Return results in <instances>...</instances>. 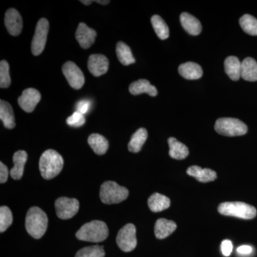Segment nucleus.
Wrapping results in <instances>:
<instances>
[{
  "label": "nucleus",
  "instance_id": "obj_35",
  "mask_svg": "<svg viewBox=\"0 0 257 257\" xmlns=\"http://www.w3.org/2000/svg\"><path fill=\"white\" fill-rule=\"evenodd\" d=\"M91 102L87 99H82L77 104V111L82 114H85L90 109Z\"/></svg>",
  "mask_w": 257,
  "mask_h": 257
},
{
  "label": "nucleus",
  "instance_id": "obj_6",
  "mask_svg": "<svg viewBox=\"0 0 257 257\" xmlns=\"http://www.w3.org/2000/svg\"><path fill=\"white\" fill-rule=\"evenodd\" d=\"M214 128L216 133L226 137L242 136L248 131L247 126L235 118H220L216 120Z\"/></svg>",
  "mask_w": 257,
  "mask_h": 257
},
{
  "label": "nucleus",
  "instance_id": "obj_7",
  "mask_svg": "<svg viewBox=\"0 0 257 257\" xmlns=\"http://www.w3.org/2000/svg\"><path fill=\"white\" fill-rule=\"evenodd\" d=\"M49 29H50V24L48 20L45 18L40 19L37 24L35 35L32 41V52L34 55H41L42 52L45 50Z\"/></svg>",
  "mask_w": 257,
  "mask_h": 257
},
{
  "label": "nucleus",
  "instance_id": "obj_23",
  "mask_svg": "<svg viewBox=\"0 0 257 257\" xmlns=\"http://www.w3.org/2000/svg\"><path fill=\"white\" fill-rule=\"evenodd\" d=\"M170 199L160 193H155L148 199V206L153 212H160L170 207Z\"/></svg>",
  "mask_w": 257,
  "mask_h": 257
},
{
  "label": "nucleus",
  "instance_id": "obj_34",
  "mask_svg": "<svg viewBox=\"0 0 257 257\" xmlns=\"http://www.w3.org/2000/svg\"><path fill=\"white\" fill-rule=\"evenodd\" d=\"M67 123L69 126H73V127H79L85 123V118H84V114L76 111L67 118Z\"/></svg>",
  "mask_w": 257,
  "mask_h": 257
},
{
  "label": "nucleus",
  "instance_id": "obj_14",
  "mask_svg": "<svg viewBox=\"0 0 257 257\" xmlns=\"http://www.w3.org/2000/svg\"><path fill=\"white\" fill-rule=\"evenodd\" d=\"M75 36L80 47L83 49H88L95 42L96 32L89 28L86 24L81 23L77 28Z\"/></svg>",
  "mask_w": 257,
  "mask_h": 257
},
{
  "label": "nucleus",
  "instance_id": "obj_2",
  "mask_svg": "<svg viewBox=\"0 0 257 257\" xmlns=\"http://www.w3.org/2000/svg\"><path fill=\"white\" fill-rule=\"evenodd\" d=\"M63 166V158L58 152L53 150L44 152L39 164L42 177L45 179L55 178L60 173Z\"/></svg>",
  "mask_w": 257,
  "mask_h": 257
},
{
  "label": "nucleus",
  "instance_id": "obj_12",
  "mask_svg": "<svg viewBox=\"0 0 257 257\" xmlns=\"http://www.w3.org/2000/svg\"><path fill=\"white\" fill-rule=\"evenodd\" d=\"M5 24L7 30L13 36H18L23 30V18L18 10L13 8L5 13Z\"/></svg>",
  "mask_w": 257,
  "mask_h": 257
},
{
  "label": "nucleus",
  "instance_id": "obj_5",
  "mask_svg": "<svg viewBox=\"0 0 257 257\" xmlns=\"http://www.w3.org/2000/svg\"><path fill=\"white\" fill-rule=\"evenodd\" d=\"M99 196L104 204H118L124 201L128 196V189L112 181H108L101 186Z\"/></svg>",
  "mask_w": 257,
  "mask_h": 257
},
{
  "label": "nucleus",
  "instance_id": "obj_15",
  "mask_svg": "<svg viewBox=\"0 0 257 257\" xmlns=\"http://www.w3.org/2000/svg\"><path fill=\"white\" fill-rule=\"evenodd\" d=\"M28 160V154L23 150L15 152L13 155L14 167L11 169L10 175L12 178L19 180L23 177L25 165Z\"/></svg>",
  "mask_w": 257,
  "mask_h": 257
},
{
  "label": "nucleus",
  "instance_id": "obj_26",
  "mask_svg": "<svg viewBox=\"0 0 257 257\" xmlns=\"http://www.w3.org/2000/svg\"><path fill=\"white\" fill-rule=\"evenodd\" d=\"M88 144L94 153L98 155H104L109 149V143L107 140L99 134L91 135L88 138Z\"/></svg>",
  "mask_w": 257,
  "mask_h": 257
},
{
  "label": "nucleus",
  "instance_id": "obj_24",
  "mask_svg": "<svg viewBox=\"0 0 257 257\" xmlns=\"http://www.w3.org/2000/svg\"><path fill=\"white\" fill-rule=\"evenodd\" d=\"M241 77L248 82L257 81V62L251 57H247L241 62Z\"/></svg>",
  "mask_w": 257,
  "mask_h": 257
},
{
  "label": "nucleus",
  "instance_id": "obj_4",
  "mask_svg": "<svg viewBox=\"0 0 257 257\" xmlns=\"http://www.w3.org/2000/svg\"><path fill=\"white\" fill-rule=\"evenodd\" d=\"M218 211L222 215L243 219H252L257 213L256 208L253 206L240 202L221 203L218 207Z\"/></svg>",
  "mask_w": 257,
  "mask_h": 257
},
{
  "label": "nucleus",
  "instance_id": "obj_17",
  "mask_svg": "<svg viewBox=\"0 0 257 257\" xmlns=\"http://www.w3.org/2000/svg\"><path fill=\"white\" fill-rule=\"evenodd\" d=\"M180 22L182 27L189 35H199L202 32V25L195 17L189 13H184L180 15Z\"/></svg>",
  "mask_w": 257,
  "mask_h": 257
},
{
  "label": "nucleus",
  "instance_id": "obj_37",
  "mask_svg": "<svg viewBox=\"0 0 257 257\" xmlns=\"http://www.w3.org/2000/svg\"><path fill=\"white\" fill-rule=\"evenodd\" d=\"M9 176V171L8 167L3 162H0V182L2 184L5 183L8 181Z\"/></svg>",
  "mask_w": 257,
  "mask_h": 257
},
{
  "label": "nucleus",
  "instance_id": "obj_29",
  "mask_svg": "<svg viewBox=\"0 0 257 257\" xmlns=\"http://www.w3.org/2000/svg\"><path fill=\"white\" fill-rule=\"evenodd\" d=\"M151 23L155 33L160 40H166L170 36V30L163 19L159 15H154L151 18Z\"/></svg>",
  "mask_w": 257,
  "mask_h": 257
},
{
  "label": "nucleus",
  "instance_id": "obj_18",
  "mask_svg": "<svg viewBox=\"0 0 257 257\" xmlns=\"http://www.w3.org/2000/svg\"><path fill=\"white\" fill-rule=\"evenodd\" d=\"M177 229L175 221L160 219L155 226V234L157 239H163L172 234Z\"/></svg>",
  "mask_w": 257,
  "mask_h": 257
},
{
  "label": "nucleus",
  "instance_id": "obj_9",
  "mask_svg": "<svg viewBox=\"0 0 257 257\" xmlns=\"http://www.w3.org/2000/svg\"><path fill=\"white\" fill-rule=\"evenodd\" d=\"M79 208V201L73 198L60 197L55 202L56 213L61 219L73 217L78 212Z\"/></svg>",
  "mask_w": 257,
  "mask_h": 257
},
{
  "label": "nucleus",
  "instance_id": "obj_39",
  "mask_svg": "<svg viewBox=\"0 0 257 257\" xmlns=\"http://www.w3.org/2000/svg\"><path fill=\"white\" fill-rule=\"evenodd\" d=\"M96 3H99V4L101 5H108L109 3H110V1H105V0H104V1H101V0H99V1H95Z\"/></svg>",
  "mask_w": 257,
  "mask_h": 257
},
{
  "label": "nucleus",
  "instance_id": "obj_21",
  "mask_svg": "<svg viewBox=\"0 0 257 257\" xmlns=\"http://www.w3.org/2000/svg\"><path fill=\"white\" fill-rule=\"evenodd\" d=\"M225 72L233 81L239 80L241 77V62L234 56H230L224 61Z\"/></svg>",
  "mask_w": 257,
  "mask_h": 257
},
{
  "label": "nucleus",
  "instance_id": "obj_33",
  "mask_svg": "<svg viewBox=\"0 0 257 257\" xmlns=\"http://www.w3.org/2000/svg\"><path fill=\"white\" fill-rule=\"evenodd\" d=\"M11 84V78L10 75V65L6 60H2L0 62V87H9Z\"/></svg>",
  "mask_w": 257,
  "mask_h": 257
},
{
  "label": "nucleus",
  "instance_id": "obj_27",
  "mask_svg": "<svg viewBox=\"0 0 257 257\" xmlns=\"http://www.w3.org/2000/svg\"><path fill=\"white\" fill-rule=\"evenodd\" d=\"M148 133L146 128H140L136 132L130 140L128 145V150L133 153H138L143 148L144 144L146 142Z\"/></svg>",
  "mask_w": 257,
  "mask_h": 257
},
{
  "label": "nucleus",
  "instance_id": "obj_40",
  "mask_svg": "<svg viewBox=\"0 0 257 257\" xmlns=\"http://www.w3.org/2000/svg\"><path fill=\"white\" fill-rule=\"evenodd\" d=\"M81 3H83L84 5H89L92 4L93 1H87V0H84V1H80Z\"/></svg>",
  "mask_w": 257,
  "mask_h": 257
},
{
  "label": "nucleus",
  "instance_id": "obj_1",
  "mask_svg": "<svg viewBox=\"0 0 257 257\" xmlns=\"http://www.w3.org/2000/svg\"><path fill=\"white\" fill-rule=\"evenodd\" d=\"M48 226V218L46 213L40 208H30L25 219V226L30 236L35 239H40L46 232Z\"/></svg>",
  "mask_w": 257,
  "mask_h": 257
},
{
  "label": "nucleus",
  "instance_id": "obj_31",
  "mask_svg": "<svg viewBox=\"0 0 257 257\" xmlns=\"http://www.w3.org/2000/svg\"><path fill=\"white\" fill-rule=\"evenodd\" d=\"M105 251L103 246H87L79 250L76 253L75 257H104Z\"/></svg>",
  "mask_w": 257,
  "mask_h": 257
},
{
  "label": "nucleus",
  "instance_id": "obj_11",
  "mask_svg": "<svg viewBox=\"0 0 257 257\" xmlns=\"http://www.w3.org/2000/svg\"><path fill=\"white\" fill-rule=\"evenodd\" d=\"M41 100V94L34 88H28L23 91L19 97L18 103L20 107L26 112L30 113L35 110V107Z\"/></svg>",
  "mask_w": 257,
  "mask_h": 257
},
{
  "label": "nucleus",
  "instance_id": "obj_38",
  "mask_svg": "<svg viewBox=\"0 0 257 257\" xmlns=\"http://www.w3.org/2000/svg\"><path fill=\"white\" fill-rule=\"evenodd\" d=\"M237 252L242 255L249 254L252 252V247L248 245H242L237 248Z\"/></svg>",
  "mask_w": 257,
  "mask_h": 257
},
{
  "label": "nucleus",
  "instance_id": "obj_13",
  "mask_svg": "<svg viewBox=\"0 0 257 257\" xmlns=\"http://www.w3.org/2000/svg\"><path fill=\"white\" fill-rule=\"evenodd\" d=\"M109 60L102 55H92L88 60V69L94 77H99L107 72Z\"/></svg>",
  "mask_w": 257,
  "mask_h": 257
},
{
  "label": "nucleus",
  "instance_id": "obj_19",
  "mask_svg": "<svg viewBox=\"0 0 257 257\" xmlns=\"http://www.w3.org/2000/svg\"><path fill=\"white\" fill-rule=\"evenodd\" d=\"M130 92L133 95H138V94L147 93L151 96H156L157 95V89L155 86L152 85L150 82L147 79H140V80L134 82L130 84Z\"/></svg>",
  "mask_w": 257,
  "mask_h": 257
},
{
  "label": "nucleus",
  "instance_id": "obj_32",
  "mask_svg": "<svg viewBox=\"0 0 257 257\" xmlns=\"http://www.w3.org/2000/svg\"><path fill=\"white\" fill-rule=\"evenodd\" d=\"M13 213L9 207L3 206L0 208V231L4 232L13 224Z\"/></svg>",
  "mask_w": 257,
  "mask_h": 257
},
{
  "label": "nucleus",
  "instance_id": "obj_3",
  "mask_svg": "<svg viewBox=\"0 0 257 257\" xmlns=\"http://www.w3.org/2000/svg\"><path fill=\"white\" fill-rule=\"evenodd\" d=\"M109 235V229L105 223L94 220L83 225L76 233L77 239L90 242H101Z\"/></svg>",
  "mask_w": 257,
  "mask_h": 257
},
{
  "label": "nucleus",
  "instance_id": "obj_28",
  "mask_svg": "<svg viewBox=\"0 0 257 257\" xmlns=\"http://www.w3.org/2000/svg\"><path fill=\"white\" fill-rule=\"evenodd\" d=\"M116 52L119 62L123 65L128 66L135 63V59L133 57L131 49L124 42H119L116 44Z\"/></svg>",
  "mask_w": 257,
  "mask_h": 257
},
{
  "label": "nucleus",
  "instance_id": "obj_16",
  "mask_svg": "<svg viewBox=\"0 0 257 257\" xmlns=\"http://www.w3.org/2000/svg\"><path fill=\"white\" fill-rule=\"evenodd\" d=\"M187 175L194 177L199 182L202 183L213 182L215 180L217 176L214 171L210 169H202L199 166H192L187 170Z\"/></svg>",
  "mask_w": 257,
  "mask_h": 257
},
{
  "label": "nucleus",
  "instance_id": "obj_22",
  "mask_svg": "<svg viewBox=\"0 0 257 257\" xmlns=\"http://www.w3.org/2000/svg\"><path fill=\"white\" fill-rule=\"evenodd\" d=\"M170 152L169 155L172 159L182 160L187 158L189 155V149L183 143H180L176 138H170L168 140Z\"/></svg>",
  "mask_w": 257,
  "mask_h": 257
},
{
  "label": "nucleus",
  "instance_id": "obj_25",
  "mask_svg": "<svg viewBox=\"0 0 257 257\" xmlns=\"http://www.w3.org/2000/svg\"><path fill=\"white\" fill-rule=\"evenodd\" d=\"M0 119L7 128H13L15 126L14 111L10 103L5 100L0 101Z\"/></svg>",
  "mask_w": 257,
  "mask_h": 257
},
{
  "label": "nucleus",
  "instance_id": "obj_10",
  "mask_svg": "<svg viewBox=\"0 0 257 257\" xmlns=\"http://www.w3.org/2000/svg\"><path fill=\"white\" fill-rule=\"evenodd\" d=\"M62 72L73 89H79L84 84V76L78 66L72 62H67L62 67Z\"/></svg>",
  "mask_w": 257,
  "mask_h": 257
},
{
  "label": "nucleus",
  "instance_id": "obj_30",
  "mask_svg": "<svg viewBox=\"0 0 257 257\" xmlns=\"http://www.w3.org/2000/svg\"><path fill=\"white\" fill-rule=\"evenodd\" d=\"M240 26L243 32L252 36H257V20L250 15H244L239 20Z\"/></svg>",
  "mask_w": 257,
  "mask_h": 257
},
{
  "label": "nucleus",
  "instance_id": "obj_36",
  "mask_svg": "<svg viewBox=\"0 0 257 257\" xmlns=\"http://www.w3.org/2000/svg\"><path fill=\"white\" fill-rule=\"evenodd\" d=\"M221 250L224 256H230L233 250L232 242L230 240H224L221 243Z\"/></svg>",
  "mask_w": 257,
  "mask_h": 257
},
{
  "label": "nucleus",
  "instance_id": "obj_20",
  "mask_svg": "<svg viewBox=\"0 0 257 257\" xmlns=\"http://www.w3.org/2000/svg\"><path fill=\"white\" fill-rule=\"evenodd\" d=\"M179 73L187 79H198L202 77V67L197 63L189 62L181 64L179 67Z\"/></svg>",
  "mask_w": 257,
  "mask_h": 257
},
{
  "label": "nucleus",
  "instance_id": "obj_8",
  "mask_svg": "<svg viewBox=\"0 0 257 257\" xmlns=\"http://www.w3.org/2000/svg\"><path fill=\"white\" fill-rule=\"evenodd\" d=\"M116 243L120 249L125 252H130L136 248L138 240L135 225L127 224L119 230L116 236Z\"/></svg>",
  "mask_w": 257,
  "mask_h": 257
}]
</instances>
